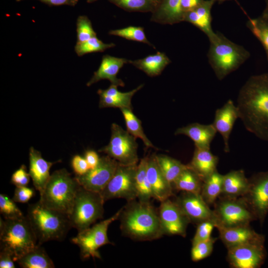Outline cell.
Here are the masks:
<instances>
[{
  "label": "cell",
  "mask_w": 268,
  "mask_h": 268,
  "mask_svg": "<svg viewBox=\"0 0 268 268\" xmlns=\"http://www.w3.org/2000/svg\"><path fill=\"white\" fill-rule=\"evenodd\" d=\"M237 106L246 130L268 141V72L247 79L239 91Z\"/></svg>",
  "instance_id": "obj_1"
},
{
  "label": "cell",
  "mask_w": 268,
  "mask_h": 268,
  "mask_svg": "<svg viewBox=\"0 0 268 268\" xmlns=\"http://www.w3.org/2000/svg\"><path fill=\"white\" fill-rule=\"evenodd\" d=\"M203 0H181L180 8L184 13L194 10Z\"/></svg>",
  "instance_id": "obj_49"
},
{
  "label": "cell",
  "mask_w": 268,
  "mask_h": 268,
  "mask_svg": "<svg viewBox=\"0 0 268 268\" xmlns=\"http://www.w3.org/2000/svg\"><path fill=\"white\" fill-rule=\"evenodd\" d=\"M16 262L23 268H53L55 265L41 245L25 254Z\"/></svg>",
  "instance_id": "obj_29"
},
{
  "label": "cell",
  "mask_w": 268,
  "mask_h": 268,
  "mask_svg": "<svg viewBox=\"0 0 268 268\" xmlns=\"http://www.w3.org/2000/svg\"><path fill=\"white\" fill-rule=\"evenodd\" d=\"M137 164L119 163L112 178L100 193L104 201L123 199L127 201L137 199L136 173Z\"/></svg>",
  "instance_id": "obj_11"
},
{
  "label": "cell",
  "mask_w": 268,
  "mask_h": 268,
  "mask_svg": "<svg viewBox=\"0 0 268 268\" xmlns=\"http://www.w3.org/2000/svg\"><path fill=\"white\" fill-rule=\"evenodd\" d=\"M30 176L27 171L26 167L21 165L20 167L14 172L11 178V183L16 187L27 186Z\"/></svg>",
  "instance_id": "obj_43"
},
{
  "label": "cell",
  "mask_w": 268,
  "mask_h": 268,
  "mask_svg": "<svg viewBox=\"0 0 268 268\" xmlns=\"http://www.w3.org/2000/svg\"><path fill=\"white\" fill-rule=\"evenodd\" d=\"M14 261L10 254L0 251V268H14Z\"/></svg>",
  "instance_id": "obj_46"
},
{
  "label": "cell",
  "mask_w": 268,
  "mask_h": 268,
  "mask_svg": "<svg viewBox=\"0 0 268 268\" xmlns=\"http://www.w3.org/2000/svg\"><path fill=\"white\" fill-rule=\"evenodd\" d=\"M265 0L266 3L265 8L261 15L265 17L268 18V0Z\"/></svg>",
  "instance_id": "obj_50"
},
{
  "label": "cell",
  "mask_w": 268,
  "mask_h": 268,
  "mask_svg": "<svg viewBox=\"0 0 268 268\" xmlns=\"http://www.w3.org/2000/svg\"><path fill=\"white\" fill-rule=\"evenodd\" d=\"M210 41L207 53L208 62L218 79L221 80L237 70L250 57V52L219 32Z\"/></svg>",
  "instance_id": "obj_5"
},
{
  "label": "cell",
  "mask_w": 268,
  "mask_h": 268,
  "mask_svg": "<svg viewBox=\"0 0 268 268\" xmlns=\"http://www.w3.org/2000/svg\"><path fill=\"white\" fill-rule=\"evenodd\" d=\"M120 110L125 120L127 131L135 138H138L142 140L147 148L157 149L144 134L141 122L133 112L132 109L123 108Z\"/></svg>",
  "instance_id": "obj_34"
},
{
  "label": "cell",
  "mask_w": 268,
  "mask_h": 268,
  "mask_svg": "<svg viewBox=\"0 0 268 268\" xmlns=\"http://www.w3.org/2000/svg\"><path fill=\"white\" fill-rule=\"evenodd\" d=\"M27 217L38 244L63 241L71 227L67 215L49 208L39 201L28 205Z\"/></svg>",
  "instance_id": "obj_3"
},
{
  "label": "cell",
  "mask_w": 268,
  "mask_h": 268,
  "mask_svg": "<svg viewBox=\"0 0 268 268\" xmlns=\"http://www.w3.org/2000/svg\"><path fill=\"white\" fill-rule=\"evenodd\" d=\"M80 186L75 178L65 169L54 172L46 184L39 201L46 207L68 215Z\"/></svg>",
  "instance_id": "obj_6"
},
{
  "label": "cell",
  "mask_w": 268,
  "mask_h": 268,
  "mask_svg": "<svg viewBox=\"0 0 268 268\" xmlns=\"http://www.w3.org/2000/svg\"><path fill=\"white\" fill-rule=\"evenodd\" d=\"M0 212L4 219H16L24 216L12 199L3 194H0Z\"/></svg>",
  "instance_id": "obj_41"
},
{
  "label": "cell",
  "mask_w": 268,
  "mask_h": 268,
  "mask_svg": "<svg viewBox=\"0 0 268 268\" xmlns=\"http://www.w3.org/2000/svg\"><path fill=\"white\" fill-rule=\"evenodd\" d=\"M138 144L136 138L120 125L113 123L111 136L108 145L99 150L122 165L137 164Z\"/></svg>",
  "instance_id": "obj_10"
},
{
  "label": "cell",
  "mask_w": 268,
  "mask_h": 268,
  "mask_svg": "<svg viewBox=\"0 0 268 268\" xmlns=\"http://www.w3.org/2000/svg\"><path fill=\"white\" fill-rule=\"evenodd\" d=\"M119 219L122 234L133 240L152 241L165 235L158 210L150 202L136 199L127 201Z\"/></svg>",
  "instance_id": "obj_2"
},
{
  "label": "cell",
  "mask_w": 268,
  "mask_h": 268,
  "mask_svg": "<svg viewBox=\"0 0 268 268\" xmlns=\"http://www.w3.org/2000/svg\"><path fill=\"white\" fill-rule=\"evenodd\" d=\"M250 186L242 197L255 215L262 219L268 212V171L249 179Z\"/></svg>",
  "instance_id": "obj_14"
},
{
  "label": "cell",
  "mask_w": 268,
  "mask_h": 268,
  "mask_svg": "<svg viewBox=\"0 0 268 268\" xmlns=\"http://www.w3.org/2000/svg\"><path fill=\"white\" fill-rule=\"evenodd\" d=\"M36 237L26 216L0 219V251L11 255L16 262L38 245Z\"/></svg>",
  "instance_id": "obj_4"
},
{
  "label": "cell",
  "mask_w": 268,
  "mask_h": 268,
  "mask_svg": "<svg viewBox=\"0 0 268 268\" xmlns=\"http://www.w3.org/2000/svg\"><path fill=\"white\" fill-rule=\"evenodd\" d=\"M152 2L154 3L156 7L159 5V4L161 3L162 0H151Z\"/></svg>",
  "instance_id": "obj_51"
},
{
  "label": "cell",
  "mask_w": 268,
  "mask_h": 268,
  "mask_svg": "<svg viewBox=\"0 0 268 268\" xmlns=\"http://www.w3.org/2000/svg\"><path fill=\"white\" fill-rule=\"evenodd\" d=\"M119 163L108 155L100 157L98 165L81 176H76V180L84 188L100 193L114 175Z\"/></svg>",
  "instance_id": "obj_12"
},
{
  "label": "cell",
  "mask_w": 268,
  "mask_h": 268,
  "mask_svg": "<svg viewBox=\"0 0 268 268\" xmlns=\"http://www.w3.org/2000/svg\"><path fill=\"white\" fill-rule=\"evenodd\" d=\"M104 201L100 193L80 186L67 215L71 227L82 231L102 218Z\"/></svg>",
  "instance_id": "obj_7"
},
{
  "label": "cell",
  "mask_w": 268,
  "mask_h": 268,
  "mask_svg": "<svg viewBox=\"0 0 268 268\" xmlns=\"http://www.w3.org/2000/svg\"><path fill=\"white\" fill-rule=\"evenodd\" d=\"M216 225L215 218L205 220L199 223L192 241V245L210 239L211 237V232L213 228L216 227Z\"/></svg>",
  "instance_id": "obj_42"
},
{
  "label": "cell",
  "mask_w": 268,
  "mask_h": 268,
  "mask_svg": "<svg viewBox=\"0 0 268 268\" xmlns=\"http://www.w3.org/2000/svg\"><path fill=\"white\" fill-rule=\"evenodd\" d=\"M96 37L91 22L86 15L79 16L76 20V43H82Z\"/></svg>",
  "instance_id": "obj_40"
},
{
  "label": "cell",
  "mask_w": 268,
  "mask_h": 268,
  "mask_svg": "<svg viewBox=\"0 0 268 268\" xmlns=\"http://www.w3.org/2000/svg\"><path fill=\"white\" fill-rule=\"evenodd\" d=\"M84 158L90 169L95 168L98 165L100 160V157L97 152L93 150H86L84 154Z\"/></svg>",
  "instance_id": "obj_48"
},
{
  "label": "cell",
  "mask_w": 268,
  "mask_h": 268,
  "mask_svg": "<svg viewBox=\"0 0 268 268\" xmlns=\"http://www.w3.org/2000/svg\"><path fill=\"white\" fill-rule=\"evenodd\" d=\"M226 0H216V2H218L219 3H221Z\"/></svg>",
  "instance_id": "obj_52"
},
{
  "label": "cell",
  "mask_w": 268,
  "mask_h": 268,
  "mask_svg": "<svg viewBox=\"0 0 268 268\" xmlns=\"http://www.w3.org/2000/svg\"><path fill=\"white\" fill-rule=\"evenodd\" d=\"M190 222L198 224L209 219L215 218L211 210L200 194L182 192L175 201Z\"/></svg>",
  "instance_id": "obj_15"
},
{
  "label": "cell",
  "mask_w": 268,
  "mask_h": 268,
  "mask_svg": "<svg viewBox=\"0 0 268 268\" xmlns=\"http://www.w3.org/2000/svg\"><path fill=\"white\" fill-rule=\"evenodd\" d=\"M180 2L181 0H162L152 12L151 20L170 25L183 21Z\"/></svg>",
  "instance_id": "obj_27"
},
{
  "label": "cell",
  "mask_w": 268,
  "mask_h": 268,
  "mask_svg": "<svg viewBox=\"0 0 268 268\" xmlns=\"http://www.w3.org/2000/svg\"><path fill=\"white\" fill-rule=\"evenodd\" d=\"M219 198L213 210L216 228L250 225L255 215L243 197Z\"/></svg>",
  "instance_id": "obj_9"
},
{
  "label": "cell",
  "mask_w": 268,
  "mask_h": 268,
  "mask_svg": "<svg viewBox=\"0 0 268 268\" xmlns=\"http://www.w3.org/2000/svg\"><path fill=\"white\" fill-rule=\"evenodd\" d=\"M122 209V207L111 217L78 232L71 239V242L79 247L82 259H101L99 249L105 245L113 244L108 239V229L111 223L119 219Z\"/></svg>",
  "instance_id": "obj_8"
},
{
  "label": "cell",
  "mask_w": 268,
  "mask_h": 268,
  "mask_svg": "<svg viewBox=\"0 0 268 268\" xmlns=\"http://www.w3.org/2000/svg\"><path fill=\"white\" fill-rule=\"evenodd\" d=\"M216 0H203L194 10L184 13L183 21L189 22L202 31L209 42L217 37L211 27V10Z\"/></svg>",
  "instance_id": "obj_19"
},
{
  "label": "cell",
  "mask_w": 268,
  "mask_h": 268,
  "mask_svg": "<svg viewBox=\"0 0 268 268\" xmlns=\"http://www.w3.org/2000/svg\"><path fill=\"white\" fill-rule=\"evenodd\" d=\"M109 34L128 40L144 43L154 47L147 40L143 28L141 27L130 26L122 29L110 30Z\"/></svg>",
  "instance_id": "obj_37"
},
{
  "label": "cell",
  "mask_w": 268,
  "mask_h": 268,
  "mask_svg": "<svg viewBox=\"0 0 268 268\" xmlns=\"http://www.w3.org/2000/svg\"><path fill=\"white\" fill-rule=\"evenodd\" d=\"M203 181L188 164L172 184L173 189L181 192L201 194Z\"/></svg>",
  "instance_id": "obj_30"
},
{
  "label": "cell",
  "mask_w": 268,
  "mask_h": 268,
  "mask_svg": "<svg viewBox=\"0 0 268 268\" xmlns=\"http://www.w3.org/2000/svg\"><path fill=\"white\" fill-rule=\"evenodd\" d=\"M54 163L46 161L39 151L33 147H30L29 173L34 188L40 195L42 193L50 178V170Z\"/></svg>",
  "instance_id": "obj_22"
},
{
  "label": "cell",
  "mask_w": 268,
  "mask_h": 268,
  "mask_svg": "<svg viewBox=\"0 0 268 268\" xmlns=\"http://www.w3.org/2000/svg\"><path fill=\"white\" fill-rule=\"evenodd\" d=\"M143 86L141 84L136 88L127 92L118 90L117 85L111 84L106 89H99L97 93L100 96V108H132L131 100L134 94Z\"/></svg>",
  "instance_id": "obj_24"
},
{
  "label": "cell",
  "mask_w": 268,
  "mask_h": 268,
  "mask_svg": "<svg viewBox=\"0 0 268 268\" xmlns=\"http://www.w3.org/2000/svg\"><path fill=\"white\" fill-rule=\"evenodd\" d=\"M216 133L212 124L203 125L193 123L178 128L175 131V134L188 136L193 141L196 148L210 149V144Z\"/></svg>",
  "instance_id": "obj_23"
},
{
  "label": "cell",
  "mask_w": 268,
  "mask_h": 268,
  "mask_svg": "<svg viewBox=\"0 0 268 268\" xmlns=\"http://www.w3.org/2000/svg\"><path fill=\"white\" fill-rule=\"evenodd\" d=\"M239 118L240 119L239 109L231 99H229L222 107L215 111L212 125L223 138L224 150L225 152L230 151V135L236 120Z\"/></svg>",
  "instance_id": "obj_17"
},
{
  "label": "cell",
  "mask_w": 268,
  "mask_h": 268,
  "mask_svg": "<svg viewBox=\"0 0 268 268\" xmlns=\"http://www.w3.org/2000/svg\"><path fill=\"white\" fill-rule=\"evenodd\" d=\"M219 238L227 249L246 244L262 243V237L250 225L231 228H217Z\"/></svg>",
  "instance_id": "obj_20"
},
{
  "label": "cell",
  "mask_w": 268,
  "mask_h": 268,
  "mask_svg": "<svg viewBox=\"0 0 268 268\" xmlns=\"http://www.w3.org/2000/svg\"><path fill=\"white\" fill-rule=\"evenodd\" d=\"M170 63V60L166 54L159 52L143 59L129 61V63L132 64L150 76L160 74Z\"/></svg>",
  "instance_id": "obj_28"
},
{
  "label": "cell",
  "mask_w": 268,
  "mask_h": 268,
  "mask_svg": "<svg viewBox=\"0 0 268 268\" xmlns=\"http://www.w3.org/2000/svg\"><path fill=\"white\" fill-rule=\"evenodd\" d=\"M128 63L129 61L125 58L115 57L108 55H104L99 68L94 72L86 85L90 86L101 80L108 79L111 82V84L117 86H124V82L118 78L117 75L123 66Z\"/></svg>",
  "instance_id": "obj_21"
},
{
  "label": "cell",
  "mask_w": 268,
  "mask_h": 268,
  "mask_svg": "<svg viewBox=\"0 0 268 268\" xmlns=\"http://www.w3.org/2000/svg\"><path fill=\"white\" fill-rule=\"evenodd\" d=\"M147 156L138 163L136 173L137 199L142 202H150L153 198L150 185L146 176Z\"/></svg>",
  "instance_id": "obj_33"
},
{
  "label": "cell",
  "mask_w": 268,
  "mask_h": 268,
  "mask_svg": "<svg viewBox=\"0 0 268 268\" xmlns=\"http://www.w3.org/2000/svg\"><path fill=\"white\" fill-rule=\"evenodd\" d=\"M159 167L166 179L172 185L188 167L180 161L163 154H156Z\"/></svg>",
  "instance_id": "obj_32"
},
{
  "label": "cell",
  "mask_w": 268,
  "mask_h": 268,
  "mask_svg": "<svg viewBox=\"0 0 268 268\" xmlns=\"http://www.w3.org/2000/svg\"><path fill=\"white\" fill-rule=\"evenodd\" d=\"M216 239L211 237L208 240L192 245L191 252L192 260L197 262L209 256L213 251Z\"/></svg>",
  "instance_id": "obj_39"
},
{
  "label": "cell",
  "mask_w": 268,
  "mask_h": 268,
  "mask_svg": "<svg viewBox=\"0 0 268 268\" xmlns=\"http://www.w3.org/2000/svg\"><path fill=\"white\" fill-rule=\"evenodd\" d=\"M218 160V157L213 155L210 149L195 147L192 159L188 165L203 181L217 170Z\"/></svg>",
  "instance_id": "obj_26"
},
{
  "label": "cell",
  "mask_w": 268,
  "mask_h": 268,
  "mask_svg": "<svg viewBox=\"0 0 268 268\" xmlns=\"http://www.w3.org/2000/svg\"><path fill=\"white\" fill-rule=\"evenodd\" d=\"M71 164L76 176L83 175L90 169L85 158L79 155H75L72 157Z\"/></svg>",
  "instance_id": "obj_45"
},
{
  "label": "cell",
  "mask_w": 268,
  "mask_h": 268,
  "mask_svg": "<svg viewBox=\"0 0 268 268\" xmlns=\"http://www.w3.org/2000/svg\"><path fill=\"white\" fill-rule=\"evenodd\" d=\"M246 26L262 44L268 62V18L261 15L257 18H249Z\"/></svg>",
  "instance_id": "obj_35"
},
{
  "label": "cell",
  "mask_w": 268,
  "mask_h": 268,
  "mask_svg": "<svg viewBox=\"0 0 268 268\" xmlns=\"http://www.w3.org/2000/svg\"><path fill=\"white\" fill-rule=\"evenodd\" d=\"M146 176L153 199L161 202L173 195V187L161 172L154 153L147 156Z\"/></svg>",
  "instance_id": "obj_18"
},
{
  "label": "cell",
  "mask_w": 268,
  "mask_h": 268,
  "mask_svg": "<svg viewBox=\"0 0 268 268\" xmlns=\"http://www.w3.org/2000/svg\"><path fill=\"white\" fill-rule=\"evenodd\" d=\"M33 188L27 186L16 187L12 199L15 202L27 203L35 195Z\"/></svg>",
  "instance_id": "obj_44"
},
{
  "label": "cell",
  "mask_w": 268,
  "mask_h": 268,
  "mask_svg": "<svg viewBox=\"0 0 268 268\" xmlns=\"http://www.w3.org/2000/svg\"><path fill=\"white\" fill-rule=\"evenodd\" d=\"M97 0H87V2H88V3H91V2H94L95 1H96Z\"/></svg>",
  "instance_id": "obj_53"
},
{
  "label": "cell",
  "mask_w": 268,
  "mask_h": 268,
  "mask_svg": "<svg viewBox=\"0 0 268 268\" xmlns=\"http://www.w3.org/2000/svg\"><path fill=\"white\" fill-rule=\"evenodd\" d=\"M115 46L114 43H105L97 36L82 43H76L74 51L77 56L81 57L94 52H103Z\"/></svg>",
  "instance_id": "obj_36"
},
{
  "label": "cell",
  "mask_w": 268,
  "mask_h": 268,
  "mask_svg": "<svg viewBox=\"0 0 268 268\" xmlns=\"http://www.w3.org/2000/svg\"><path fill=\"white\" fill-rule=\"evenodd\" d=\"M223 177L216 170L203 181L201 195L208 205L214 204L221 195Z\"/></svg>",
  "instance_id": "obj_31"
},
{
  "label": "cell",
  "mask_w": 268,
  "mask_h": 268,
  "mask_svg": "<svg viewBox=\"0 0 268 268\" xmlns=\"http://www.w3.org/2000/svg\"><path fill=\"white\" fill-rule=\"evenodd\" d=\"M227 250V260L233 268H257L264 258L262 243L246 244Z\"/></svg>",
  "instance_id": "obj_16"
},
{
  "label": "cell",
  "mask_w": 268,
  "mask_h": 268,
  "mask_svg": "<svg viewBox=\"0 0 268 268\" xmlns=\"http://www.w3.org/2000/svg\"><path fill=\"white\" fill-rule=\"evenodd\" d=\"M249 186V179L246 177L243 170L231 171L223 175L222 191L219 197H242L247 194Z\"/></svg>",
  "instance_id": "obj_25"
},
{
  "label": "cell",
  "mask_w": 268,
  "mask_h": 268,
  "mask_svg": "<svg viewBox=\"0 0 268 268\" xmlns=\"http://www.w3.org/2000/svg\"><path fill=\"white\" fill-rule=\"evenodd\" d=\"M158 213L165 235L186 237L190 221L175 201L168 199L160 202Z\"/></svg>",
  "instance_id": "obj_13"
},
{
  "label": "cell",
  "mask_w": 268,
  "mask_h": 268,
  "mask_svg": "<svg viewBox=\"0 0 268 268\" xmlns=\"http://www.w3.org/2000/svg\"><path fill=\"white\" fill-rule=\"evenodd\" d=\"M17 2H20L25 0H15ZM45 3L49 6H61L64 5L75 6L78 2V0H37Z\"/></svg>",
  "instance_id": "obj_47"
},
{
  "label": "cell",
  "mask_w": 268,
  "mask_h": 268,
  "mask_svg": "<svg viewBox=\"0 0 268 268\" xmlns=\"http://www.w3.org/2000/svg\"><path fill=\"white\" fill-rule=\"evenodd\" d=\"M126 10L153 12L156 6L151 0H109Z\"/></svg>",
  "instance_id": "obj_38"
}]
</instances>
